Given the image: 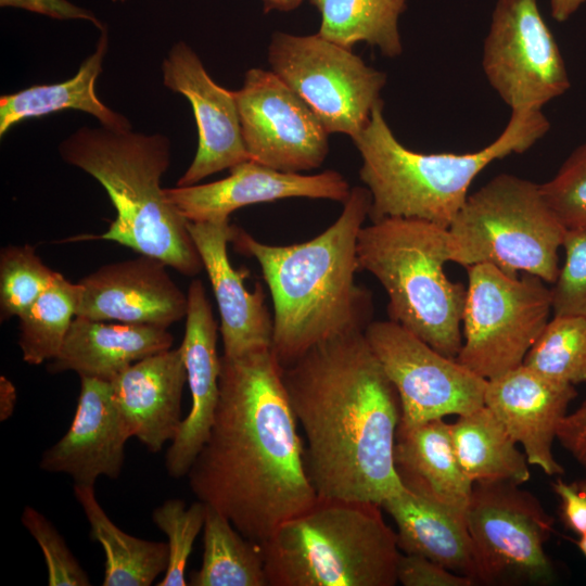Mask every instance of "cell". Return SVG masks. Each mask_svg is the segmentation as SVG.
<instances>
[{
	"instance_id": "1",
	"label": "cell",
	"mask_w": 586,
	"mask_h": 586,
	"mask_svg": "<svg viewBox=\"0 0 586 586\" xmlns=\"http://www.w3.org/2000/svg\"><path fill=\"white\" fill-rule=\"evenodd\" d=\"M281 372L271 347L221 356L211 434L187 474L198 500L258 545L318 499Z\"/></svg>"
},
{
	"instance_id": "2",
	"label": "cell",
	"mask_w": 586,
	"mask_h": 586,
	"mask_svg": "<svg viewBox=\"0 0 586 586\" xmlns=\"http://www.w3.org/2000/svg\"><path fill=\"white\" fill-rule=\"evenodd\" d=\"M281 375L318 497L381 506L405 489L394 463L399 396L365 331L314 345Z\"/></svg>"
},
{
	"instance_id": "3",
	"label": "cell",
	"mask_w": 586,
	"mask_h": 586,
	"mask_svg": "<svg viewBox=\"0 0 586 586\" xmlns=\"http://www.w3.org/2000/svg\"><path fill=\"white\" fill-rule=\"evenodd\" d=\"M340 217L303 243L278 246L235 227L234 249L259 264L273 305L271 349L286 367L314 345L372 320V295L355 282L357 239L369 215L371 194L355 187Z\"/></svg>"
},
{
	"instance_id": "4",
	"label": "cell",
	"mask_w": 586,
	"mask_h": 586,
	"mask_svg": "<svg viewBox=\"0 0 586 586\" xmlns=\"http://www.w3.org/2000/svg\"><path fill=\"white\" fill-rule=\"evenodd\" d=\"M63 161L95 178L106 190L116 218L99 238L165 263L184 276L203 267L187 219L161 187L170 165V141L131 128L80 127L59 145Z\"/></svg>"
},
{
	"instance_id": "5",
	"label": "cell",
	"mask_w": 586,
	"mask_h": 586,
	"mask_svg": "<svg viewBox=\"0 0 586 586\" xmlns=\"http://www.w3.org/2000/svg\"><path fill=\"white\" fill-rule=\"evenodd\" d=\"M377 104L362 131L353 139L362 165L361 181L371 194L368 217L419 218L448 228L464 204L475 177L491 163L523 153L549 130L542 111H511L502 132L471 153H419L404 146Z\"/></svg>"
},
{
	"instance_id": "6",
	"label": "cell",
	"mask_w": 586,
	"mask_h": 586,
	"mask_svg": "<svg viewBox=\"0 0 586 586\" xmlns=\"http://www.w3.org/2000/svg\"><path fill=\"white\" fill-rule=\"evenodd\" d=\"M382 507L318 497L260 545L268 586H394L400 550Z\"/></svg>"
},
{
	"instance_id": "7",
	"label": "cell",
	"mask_w": 586,
	"mask_h": 586,
	"mask_svg": "<svg viewBox=\"0 0 586 586\" xmlns=\"http://www.w3.org/2000/svg\"><path fill=\"white\" fill-rule=\"evenodd\" d=\"M358 268L370 272L388 297V319L441 354L456 358L462 345L467 286L448 279L450 234L419 218L385 217L364 226Z\"/></svg>"
},
{
	"instance_id": "8",
	"label": "cell",
	"mask_w": 586,
	"mask_h": 586,
	"mask_svg": "<svg viewBox=\"0 0 586 586\" xmlns=\"http://www.w3.org/2000/svg\"><path fill=\"white\" fill-rule=\"evenodd\" d=\"M451 262L492 264L553 283L566 229L545 203L539 184L500 174L468 195L448 227Z\"/></svg>"
},
{
	"instance_id": "9",
	"label": "cell",
	"mask_w": 586,
	"mask_h": 586,
	"mask_svg": "<svg viewBox=\"0 0 586 586\" xmlns=\"http://www.w3.org/2000/svg\"><path fill=\"white\" fill-rule=\"evenodd\" d=\"M457 361L485 380L522 365L549 321L551 291L534 275L512 277L487 263L467 267Z\"/></svg>"
},
{
	"instance_id": "10",
	"label": "cell",
	"mask_w": 586,
	"mask_h": 586,
	"mask_svg": "<svg viewBox=\"0 0 586 586\" xmlns=\"http://www.w3.org/2000/svg\"><path fill=\"white\" fill-rule=\"evenodd\" d=\"M466 522L475 559V583L545 585L555 577L545 544L553 519L521 485L473 483Z\"/></svg>"
},
{
	"instance_id": "11",
	"label": "cell",
	"mask_w": 586,
	"mask_h": 586,
	"mask_svg": "<svg viewBox=\"0 0 586 586\" xmlns=\"http://www.w3.org/2000/svg\"><path fill=\"white\" fill-rule=\"evenodd\" d=\"M272 72L313 110L329 133L355 139L368 124L386 75L352 49L316 35L277 31L268 49Z\"/></svg>"
},
{
	"instance_id": "12",
	"label": "cell",
	"mask_w": 586,
	"mask_h": 586,
	"mask_svg": "<svg viewBox=\"0 0 586 586\" xmlns=\"http://www.w3.org/2000/svg\"><path fill=\"white\" fill-rule=\"evenodd\" d=\"M482 67L511 111H542L570 88L564 60L537 0H497Z\"/></svg>"
},
{
	"instance_id": "13",
	"label": "cell",
	"mask_w": 586,
	"mask_h": 586,
	"mask_svg": "<svg viewBox=\"0 0 586 586\" xmlns=\"http://www.w3.org/2000/svg\"><path fill=\"white\" fill-rule=\"evenodd\" d=\"M365 336L398 393L400 424L459 417L484 406L487 380L399 323L373 320Z\"/></svg>"
},
{
	"instance_id": "14",
	"label": "cell",
	"mask_w": 586,
	"mask_h": 586,
	"mask_svg": "<svg viewBox=\"0 0 586 586\" xmlns=\"http://www.w3.org/2000/svg\"><path fill=\"white\" fill-rule=\"evenodd\" d=\"M234 97L251 160L286 173L322 165L329 152V132L308 104L273 72L250 69Z\"/></svg>"
},
{
	"instance_id": "15",
	"label": "cell",
	"mask_w": 586,
	"mask_h": 586,
	"mask_svg": "<svg viewBox=\"0 0 586 586\" xmlns=\"http://www.w3.org/2000/svg\"><path fill=\"white\" fill-rule=\"evenodd\" d=\"M162 73L164 85L191 103L199 132L195 156L177 187L195 184L251 160L242 137L234 91L218 86L186 42L179 41L170 48Z\"/></svg>"
},
{
	"instance_id": "16",
	"label": "cell",
	"mask_w": 586,
	"mask_h": 586,
	"mask_svg": "<svg viewBox=\"0 0 586 586\" xmlns=\"http://www.w3.org/2000/svg\"><path fill=\"white\" fill-rule=\"evenodd\" d=\"M162 260L141 255L84 277L76 316L168 328L186 317L188 298Z\"/></svg>"
},
{
	"instance_id": "17",
	"label": "cell",
	"mask_w": 586,
	"mask_h": 586,
	"mask_svg": "<svg viewBox=\"0 0 586 586\" xmlns=\"http://www.w3.org/2000/svg\"><path fill=\"white\" fill-rule=\"evenodd\" d=\"M335 170L316 175L286 173L247 160L230 168L221 180L164 188L166 199L189 221L229 218L243 206L289 198L327 199L344 203L351 193Z\"/></svg>"
},
{
	"instance_id": "18",
	"label": "cell",
	"mask_w": 586,
	"mask_h": 586,
	"mask_svg": "<svg viewBox=\"0 0 586 586\" xmlns=\"http://www.w3.org/2000/svg\"><path fill=\"white\" fill-rule=\"evenodd\" d=\"M576 395L574 385L522 364L487 380L484 405L522 446L530 466L552 476L564 472L552 454V445Z\"/></svg>"
},
{
	"instance_id": "19",
	"label": "cell",
	"mask_w": 586,
	"mask_h": 586,
	"mask_svg": "<svg viewBox=\"0 0 586 586\" xmlns=\"http://www.w3.org/2000/svg\"><path fill=\"white\" fill-rule=\"evenodd\" d=\"M186 329L179 346L191 393V409L165 456L168 474L186 476L207 442L219 400L221 357L217 353L218 326L203 282L194 279L187 292Z\"/></svg>"
},
{
	"instance_id": "20",
	"label": "cell",
	"mask_w": 586,
	"mask_h": 586,
	"mask_svg": "<svg viewBox=\"0 0 586 586\" xmlns=\"http://www.w3.org/2000/svg\"><path fill=\"white\" fill-rule=\"evenodd\" d=\"M130 437L114 400L112 383L81 377L72 424L42 454L39 467L47 472L68 474L74 484L94 486L100 476H119Z\"/></svg>"
},
{
	"instance_id": "21",
	"label": "cell",
	"mask_w": 586,
	"mask_h": 586,
	"mask_svg": "<svg viewBox=\"0 0 586 586\" xmlns=\"http://www.w3.org/2000/svg\"><path fill=\"white\" fill-rule=\"evenodd\" d=\"M187 228L207 272L220 315L224 356L238 357L271 347L273 320L265 303V292L256 283L251 292L244 285L247 271L237 270L228 257V243L235 226L229 218L189 221Z\"/></svg>"
},
{
	"instance_id": "22",
	"label": "cell",
	"mask_w": 586,
	"mask_h": 586,
	"mask_svg": "<svg viewBox=\"0 0 586 586\" xmlns=\"http://www.w3.org/2000/svg\"><path fill=\"white\" fill-rule=\"evenodd\" d=\"M187 371L180 348L145 357L118 374L113 397L131 437L158 453L177 435Z\"/></svg>"
},
{
	"instance_id": "23",
	"label": "cell",
	"mask_w": 586,
	"mask_h": 586,
	"mask_svg": "<svg viewBox=\"0 0 586 586\" xmlns=\"http://www.w3.org/2000/svg\"><path fill=\"white\" fill-rule=\"evenodd\" d=\"M167 328L115 322L76 316L58 355L49 360L50 373L74 371L81 377L113 381L132 364L170 349Z\"/></svg>"
},
{
	"instance_id": "24",
	"label": "cell",
	"mask_w": 586,
	"mask_h": 586,
	"mask_svg": "<svg viewBox=\"0 0 586 586\" xmlns=\"http://www.w3.org/2000/svg\"><path fill=\"white\" fill-rule=\"evenodd\" d=\"M394 463L405 488L466 518L473 483L458 462L448 422L399 423Z\"/></svg>"
},
{
	"instance_id": "25",
	"label": "cell",
	"mask_w": 586,
	"mask_h": 586,
	"mask_svg": "<svg viewBox=\"0 0 586 586\" xmlns=\"http://www.w3.org/2000/svg\"><path fill=\"white\" fill-rule=\"evenodd\" d=\"M396 525L403 553L425 557L475 583V559L466 518L407 488L381 505Z\"/></svg>"
},
{
	"instance_id": "26",
	"label": "cell",
	"mask_w": 586,
	"mask_h": 586,
	"mask_svg": "<svg viewBox=\"0 0 586 586\" xmlns=\"http://www.w3.org/2000/svg\"><path fill=\"white\" fill-rule=\"evenodd\" d=\"M109 49L106 27L101 30L95 50L72 78L52 85H35L0 97V137L21 120L41 117L63 110H78L94 116L102 126L131 128L124 115L112 111L97 97L95 80Z\"/></svg>"
},
{
	"instance_id": "27",
	"label": "cell",
	"mask_w": 586,
	"mask_h": 586,
	"mask_svg": "<svg viewBox=\"0 0 586 586\" xmlns=\"http://www.w3.org/2000/svg\"><path fill=\"white\" fill-rule=\"evenodd\" d=\"M458 462L472 482L506 481L522 485L530 463L500 420L484 405L449 423Z\"/></svg>"
},
{
	"instance_id": "28",
	"label": "cell",
	"mask_w": 586,
	"mask_h": 586,
	"mask_svg": "<svg viewBox=\"0 0 586 586\" xmlns=\"http://www.w3.org/2000/svg\"><path fill=\"white\" fill-rule=\"evenodd\" d=\"M74 495L89 523V537L104 555L103 586H150L168 566V545L131 536L99 504L94 486L74 484Z\"/></svg>"
},
{
	"instance_id": "29",
	"label": "cell",
	"mask_w": 586,
	"mask_h": 586,
	"mask_svg": "<svg viewBox=\"0 0 586 586\" xmlns=\"http://www.w3.org/2000/svg\"><path fill=\"white\" fill-rule=\"evenodd\" d=\"M188 584L268 586L260 545L245 538L224 514L206 505L202 563L190 573Z\"/></svg>"
},
{
	"instance_id": "30",
	"label": "cell",
	"mask_w": 586,
	"mask_h": 586,
	"mask_svg": "<svg viewBox=\"0 0 586 586\" xmlns=\"http://www.w3.org/2000/svg\"><path fill=\"white\" fill-rule=\"evenodd\" d=\"M321 13L318 35L352 49L357 42L378 47L388 58L400 55L398 18L407 0H310Z\"/></svg>"
},
{
	"instance_id": "31",
	"label": "cell",
	"mask_w": 586,
	"mask_h": 586,
	"mask_svg": "<svg viewBox=\"0 0 586 586\" xmlns=\"http://www.w3.org/2000/svg\"><path fill=\"white\" fill-rule=\"evenodd\" d=\"M80 288L56 272L49 288L18 317V346L28 365L53 359L76 317Z\"/></svg>"
},
{
	"instance_id": "32",
	"label": "cell",
	"mask_w": 586,
	"mask_h": 586,
	"mask_svg": "<svg viewBox=\"0 0 586 586\" xmlns=\"http://www.w3.org/2000/svg\"><path fill=\"white\" fill-rule=\"evenodd\" d=\"M523 364L561 382L586 383V318L553 316Z\"/></svg>"
},
{
	"instance_id": "33",
	"label": "cell",
	"mask_w": 586,
	"mask_h": 586,
	"mask_svg": "<svg viewBox=\"0 0 586 586\" xmlns=\"http://www.w3.org/2000/svg\"><path fill=\"white\" fill-rule=\"evenodd\" d=\"M55 271L30 245H10L0 253V319L24 314L49 288Z\"/></svg>"
},
{
	"instance_id": "34",
	"label": "cell",
	"mask_w": 586,
	"mask_h": 586,
	"mask_svg": "<svg viewBox=\"0 0 586 586\" xmlns=\"http://www.w3.org/2000/svg\"><path fill=\"white\" fill-rule=\"evenodd\" d=\"M206 505L194 501L188 508L181 499H168L152 513V520L168 539L169 560L157 586H186V569L193 544L203 530Z\"/></svg>"
},
{
	"instance_id": "35",
	"label": "cell",
	"mask_w": 586,
	"mask_h": 586,
	"mask_svg": "<svg viewBox=\"0 0 586 586\" xmlns=\"http://www.w3.org/2000/svg\"><path fill=\"white\" fill-rule=\"evenodd\" d=\"M539 190L566 230H586V141L571 152L551 179L539 184Z\"/></svg>"
},
{
	"instance_id": "36",
	"label": "cell",
	"mask_w": 586,
	"mask_h": 586,
	"mask_svg": "<svg viewBox=\"0 0 586 586\" xmlns=\"http://www.w3.org/2000/svg\"><path fill=\"white\" fill-rule=\"evenodd\" d=\"M22 523L41 548L49 586H89L87 572L67 547L53 524L34 507L26 506Z\"/></svg>"
},
{
	"instance_id": "37",
	"label": "cell",
	"mask_w": 586,
	"mask_h": 586,
	"mask_svg": "<svg viewBox=\"0 0 586 586\" xmlns=\"http://www.w3.org/2000/svg\"><path fill=\"white\" fill-rule=\"evenodd\" d=\"M562 247L564 265L550 288L553 316L586 318V230H566Z\"/></svg>"
},
{
	"instance_id": "38",
	"label": "cell",
	"mask_w": 586,
	"mask_h": 586,
	"mask_svg": "<svg viewBox=\"0 0 586 586\" xmlns=\"http://www.w3.org/2000/svg\"><path fill=\"white\" fill-rule=\"evenodd\" d=\"M397 583L404 586H472L469 576L453 572L418 555L403 553L396 568Z\"/></svg>"
},
{
	"instance_id": "39",
	"label": "cell",
	"mask_w": 586,
	"mask_h": 586,
	"mask_svg": "<svg viewBox=\"0 0 586 586\" xmlns=\"http://www.w3.org/2000/svg\"><path fill=\"white\" fill-rule=\"evenodd\" d=\"M552 488L561 500L564 524L579 536L586 534V481L566 483L558 479Z\"/></svg>"
},
{
	"instance_id": "40",
	"label": "cell",
	"mask_w": 586,
	"mask_h": 586,
	"mask_svg": "<svg viewBox=\"0 0 586 586\" xmlns=\"http://www.w3.org/2000/svg\"><path fill=\"white\" fill-rule=\"evenodd\" d=\"M1 7L20 8L56 20H85L94 24L100 30L105 25L95 15L67 0H0Z\"/></svg>"
},
{
	"instance_id": "41",
	"label": "cell",
	"mask_w": 586,
	"mask_h": 586,
	"mask_svg": "<svg viewBox=\"0 0 586 586\" xmlns=\"http://www.w3.org/2000/svg\"><path fill=\"white\" fill-rule=\"evenodd\" d=\"M16 390L13 383L4 375L0 377V420L5 421L14 411Z\"/></svg>"
},
{
	"instance_id": "42",
	"label": "cell",
	"mask_w": 586,
	"mask_h": 586,
	"mask_svg": "<svg viewBox=\"0 0 586 586\" xmlns=\"http://www.w3.org/2000/svg\"><path fill=\"white\" fill-rule=\"evenodd\" d=\"M586 0H550V12L559 23L568 21Z\"/></svg>"
},
{
	"instance_id": "43",
	"label": "cell",
	"mask_w": 586,
	"mask_h": 586,
	"mask_svg": "<svg viewBox=\"0 0 586 586\" xmlns=\"http://www.w3.org/2000/svg\"><path fill=\"white\" fill-rule=\"evenodd\" d=\"M303 0H263L265 12L270 10L291 11L297 8Z\"/></svg>"
},
{
	"instance_id": "44",
	"label": "cell",
	"mask_w": 586,
	"mask_h": 586,
	"mask_svg": "<svg viewBox=\"0 0 586 586\" xmlns=\"http://www.w3.org/2000/svg\"><path fill=\"white\" fill-rule=\"evenodd\" d=\"M578 549L586 557V534L581 535L579 539L576 542Z\"/></svg>"
},
{
	"instance_id": "45",
	"label": "cell",
	"mask_w": 586,
	"mask_h": 586,
	"mask_svg": "<svg viewBox=\"0 0 586 586\" xmlns=\"http://www.w3.org/2000/svg\"><path fill=\"white\" fill-rule=\"evenodd\" d=\"M112 1H114V2H123L125 0H112Z\"/></svg>"
}]
</instances>
